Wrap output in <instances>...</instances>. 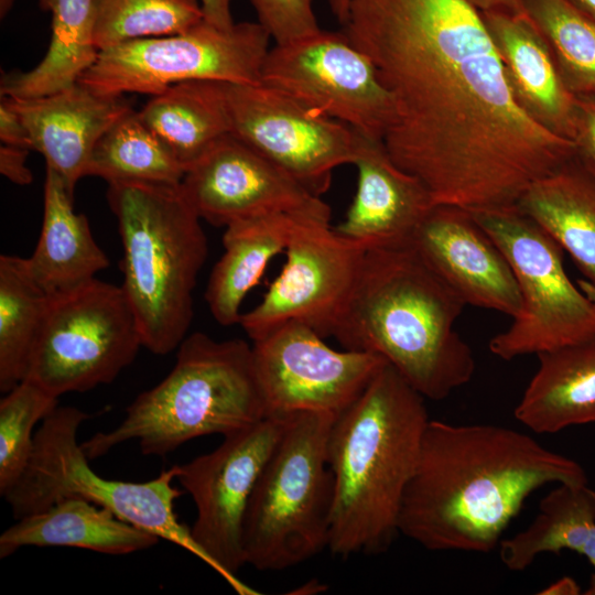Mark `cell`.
<instances>
[{"label":"cell","mask_w":595,"mask_h":595,"mask_svg":"<svg viewBox=\"0 0 595 595\" xmlns=\"http://www.w3.org/2000/svg\"><path fill=\"white\" fill-rule=\"evenodd\" d=\"M261 83L370 139L383 140L393 119L391 96L374 63L344 32L320 29L274 44Z\"/></svg>","instance_id":"obj_13"},{"label":"cell","mask_w":595,"mask_h":595,"mask_svg":"<svg viewBox=\"0 0 595 595\" xmlns=\"http://www.w3.org/2000/svg\"><path fill=\"white\" fill-rule=\"evenodd\" d=\"M203 20L199 0H98L95 44L101 51L130 41L182 33Z\"/></svg>","instance_id":"obj_33"},{"label":"cell","mask_w":595,"mask_h":595,"mask_svg":"<svg viewBox=\"0 0 595 595\" xmlns=\"http://www.w3.org/2000/svg\"><path fill=\"white\" fill-rule=\"evenodd\" d=\"M30 150L13 145L0 147V172L3 176L18 185L32 183L33 175L25 161Z\"/></svg>","instance_id":"obj_38"},{"label":"cell","mask_w":595,"mask_h":595,"mask_svg":"<svg viewBox=\"0 0 595 595\" xmlns=\"http://www.w3.org/2000/svg\"><path fill=\"white\" fill-rule=\"evenodd\" d=\"M140 347L139 326L122 286L95 278L48 296L25 378L56 397L87 391L112 382Z\"/></svg>","instance_id":"obj_10"},{"label":"cell","mask_w":595,"mask_h":595,"mask_svg":"<svg viewBox=\"0 0 595 595\" xmlns=\"http://www.w3.org/2000/svg\"><path fill=\"white\" fill-rule=\"evenodd\" d=\"M298 217L302 216L266 214L225 227L224 252L205 290V301L218 324H239L246 295L259 282L269 262L284 252Z\"/></svg>","instance_id":"obj_26"},{"label":"cell","mask_w":595,"mask_h":595,"mask_svg":"<svg viewBox=\"0 0 595 595\" xmlns=\"http://www.w3.org/2000/svg\"><path fill=\"white\" fill-rule=\"evenodd\" d=\"M48 295L32 278L26 258L0 256V390L25 378Z\"/></svg>","instance_id":"obj_31"},{"label":"cell","mask_w":595,"mask_h":595,"mask_svg":"<svg viewBox=\"0 0 595 595\" xmlns=\"http://www.w3.org/2000/svg\"><path fill=\"white\" fill-rule=\"evenodd\" d=\"M335 418L318 411L289 415L245 515L246 564L281 571L328 549L334 477L327 439Z\"/></svg>","instance_id":"obj_7"},{"label":"cell","mask_w":595,"mask_h":595,"mask_svg":"<svg viewBox=\"0 0 595 595\" xmlns=\"http://www.w3.org/2000/svg\"><path fill=\"white\" fill-rule=\"evenodd\" d=\"M409 246L466 305L511 317L520 311L521 298L511 266L468 210L433 206Z\"/></svg>","instance_id":"obj_18"},{"label":"cell","mask_w":595,"mask_h":595,"mask_svg":"<svg viewBox=\"0 0 595 595\" xmlns=\"http://www.w3.org/2000/svg\"><path fill=\"white\" fill-rule=\"evenodd\" d=\"M123 257L122 289L143 347L166 355L187 336L193 291L208 256L201 218L181 184L109 183Z\"/></svg>","instance_id":"obj_6"},{"label":"cell","mask_w":595,"mask_h":595,"mask_svg":"<svg viewBox=\"0 0 595 595\" xmlns=\"http://www.w3.org/2000/svg\"><path fill=\"white\" fill-rule=\"evenodd\" d=\"M204 20L220 29H230L235 22L230 13L231 0H199Z\"/></svg>","instance_id":"obj_39"},{"label":"cell","mask_w":595,"mask_h":595,"mask_svg":"<svg viewBox=\"0 0 595 595\" xmlns=\"http://www.w3.org/2000/svg\"><path fill=\"white\" fill-rule=\"evenodd\" d=\"M576 96L595 97V19L569 0H521Z\"/></svg>","instance_id":"obj_32"},{"label":"cell","mask_w":595,"mask_h":595,"mask_svg":"<svg viewBox=\"0 0 595 595\" xmlns=\"http://www.w3.org/2000/svg\"><path fill=\"white\" fill-rule=\"evenodd\" d=\"M138 113L185 170L230 133L223 82L190 80L172 85L152 96Z\"/></svg>","instance_id":"obj_29"},{"label":"cell","mask_w":595,"mask_h":595,"mask_svg":"<svg viewBox=\"0 0 595 595\" xmlns=\"http://www.w3.org/2000/svg\"><path fill=\"white\" fill-rule=\"evenodd\" d=\"M258 22L275 44L288 43L317 32L312 0H249Z\"/></svg>","instance_id":"obj_35"},{"label":"cell","mask_w":595,"mask_h":595,"mask_svg":"<svg viewBox=\"0 0 595 595\" xmlns=\"http://www.w3.org/2000/svg\"><path fill=\"white\" fill-rule=\"evenodd\" d=\"M574 551L593 566L585 595H595V490L587 483L558 484L539 505L532 522L506 538L500 555L517 572L528 569L542 553Z\"/></svg>","instance_id":"obj_28"},{"label":"cell","mask_w":595,"mask_h":595,"mask_svg":"<svg viewBox=\"0 0 595 595\" xmlns=\"http://www.w3.org/2000/svg\"><path fill=\"white\" fill-rule=\"evenodd\" d=\"M181 187L199 218L214 226L275 213L331 219L321 197L230 133L186 170Z\"/></svg>","instance_id":"obj_17"},{"label":"cell","mask_w":595,"mask_h":595,"mask_svg":"<svg viewBox=\"0 0 595 595\" xmlns=\"http://www.w3.org/2000/svg\"><path fill=\"white\" fill-rule=\"evenodd\" d=\"M29 271L48 295L73 290L109 266L84 214L74 209V194L46 167L43 223L36 247L26 258Z\"/></svg>","instance_id":"obj_23"},{"label":"cell","mask_w":595,"mask_h":595,"mask_svg":"<svg viewBox=\"0 0 595 595\" xmlns=\"http://www.w3.org/2000/svg\"><path fill=\"white\" fill-rule=\"evenodd\" d=\"M186 170L172 150L133 109L121 116L96 143L87 175L109 183L181 184Z\"/></svg>","instance_id":"obj_30"},{"label":"cell","mask_w":595,"mask_h":595,"mask_svg":"<svg viewBox=\"0 0 595 595\" xmlns=\"http://www.w3.org/2000/svg\"><path fill=\"white\" fill-rule=\"evenodd\" d=\"M424 400L387 363L335 418L327 439L332 553L378 555L399 534L402 499L430 421Z\"/></svg>","instance_id":"obj_4"},{"label":"cell","mask_w":595,"mask_h":595,"mask_svg":"<svg viewBox=\"0 0 595 595\" xmlns=\"http://www.w3.org/2000/svg\"><path fill=\"white\" fill-rule=\"evenodd\" d=\"M366 251L329 221L298 217L280 274L261 301L241 314L239 325L252 342L288 322L302 323L324 338L332 336Z\"/></svg>","instance_id":"obj_14"},{"label":"cell","mask_w":595,"mask_h":595,"mask_svg":"<svg viewBox=\"0 0 595 595\" xmlns=\"http://www.w3.org/2000/svg\"><path fill=\"white\" fill-rule=\"evenodd\" d=\"M230 134L321 197L335 169L354 164L360 134L268 86L225 83Z\"/></svg>","instance_id":"obj_15"},{"label":"cell","mask_w":595,"mask_h":595,"mask_svg":"<svg viewBox=\"0 0 595 595\" xmlns=\"http://www.w3.org/2000/svg\"><path fill=\"white\" fill-rule=\"evenodd\" d=\"M583 483L577 462L526 433L430 420L402 499L399 533L430 551L488 553L533 491Z\"/></svg>","instance_id":"obj_2"},{"label":"cell","mask_w":595,"mask_h":595,"mask_svg":"<svg viewBox=\"0 0 595 595\" xmlns=\"http://www.w3.org/2000/svg\"><path fill=\"white\" fill-rule=\"evenodd\" d=\"M343 32L393 104L392 161L434 206H515L576 156L518 102L482 13L465 0H351Z\"/></svg>","instance_id":"obj_1"},{"label":"cell","mask_w":595,"mask_h":595,"mask_svg":"<svg viewBox=\"0 0 595 595\" xmlns=\"http://www.w3.org/2000/svg\"><path fill=\"white\" fill-rule=\"evenodd\" d=\"M251 345L268 415L318 411L338 416L387 364L371 353L332 348L298 322L284 323Z\"/></svg>","instance_id":"obj_16"},{"label":"cell","mask_w":595,"mask_h":595,"mask_svg":"<svg viewBox=\"0 0 595 595\" xmlns=\"http://www.w3.org/2000/svg\"><path fill=\"white\" fill-rule=\"evenodd\" d=\"M0 536V558L24 547H69L123 555L150 549L160 538L80 497L63 498L17 519Z\"/></svg>","instance_id":"obj_22"},{"label":"cell","mask_w":595,"mask_h":595,"mask_svg":"<svg viewBox=\"0 0 595 595\" xmlns=\"http://www.w3.org/2000/svg\"><path fill=\"white\" fill-rule=\"evenodd\" d=\"M328 7L333 15L340 24L347 20L351 0H327Z\"/></svg>","instance_id":"obj_42"},{"label":"cell","mask_w":595,"mask_h":595,"mask_svg":"<svg viewBox=\"0 0 595 595\" xmlns=\"http://www.w3.org/2000/svg\"><path fill=\"white\" fill-rule=\"evenodd\" d=\"M465 305L412 247L367 249L332 337L382 357L423 398L443 400L476 369L454 327Z\"/></svg>","instance_id":"obj_3"},{"label":"cell","mask_w":595,"mask_h":595,"mask_svg":"<svg viewBox=\"0 0 595 595\" xmlns=\"http://www.w3.org/2000/svg\"><path fill=\"white\" fill-rule=\"evenodd\" d=\"M520 106L551 132L574 141L576 95L524 10L480 12Z\"/></svg>","instance_id":"obj_21"},{"label":"cell","mask_w":595,"mask_h":595,"mask_svg":"<svg viewBox=\"0 0 595 595\" xmlns=\"http://www.w3.org/2000/svg\"><path fill=\"white\" fill-rule=\"evenodd\" d=\"M353 165L357 170L356 193L335 229L367 249L409 246L434 206L426 188L392 161L382 140L360 134Z\"/></svg>","instance_id":"obj_19"},{"label":"cell","mask_w":595,"mask_h":595,"mask_svg":"<svg viewBox=\"0 0 595 595\" xmlns=\"http://www.w3.org/2000/svg\"><path fill=\"white\" fill-rule=\"evenodd\" d=\"M576 97V158L595 175V97Z\"/></svg>","instance_id":"obj_36"},{"label":"cell","mask_w":595,"mask_h":595,"mask_svg":"<svg viewBox=\"0 0 595 595\" xmlns=\"http://www.w3.org/2000/svg\"><path fill=\"white\" fill-rule=\"evenodd\" d=\"M0 140L2 144L32 150L29 131L7 96L0 100Z\"/></svg>","instance_id":"obj_37"},{"label":"cell","mask_w":595,"mask_h":595,"mask_svg":"<svg viewBox=\"0 0 595 595\" xmlns=\"http://www.w3.org/2000/svg\"><path fill=\"white\" fill-rule=\"evenodd\" d=\"M39 6L52 13L47 52L31 71L3 74L1 96L26 99L57 93L77 83L98 56V0H39Z\"/></svg>","instance_id":"obj_27"},{"label":"cell","mask_w":595,"mask_h":595,"mask_svg":"<svg viewBox=\"0 0 595 595\" xmlns=\"http://www.w3.org/2000/svg\"><path fill=\"white\" fill-rule=\"evenodd\" d=\"M581 593V588L576 581L572 577L564 576L545 588L541 589V595H577Z\"/></svg>","instance_id":"obj_41"},{"label":"cell","mask_w":595,"mask_h":595,"mask_svg":"<svg viewBox=\"0 0 595 595\" xmlns=\"http://www.w3.org/2000/svg\"><path fill=\"white\" fill-rule=\"evenodd\" d=\"M479 12L523 10L521 0H465Z\"/></svg>","instance_id":"obj_40"},{"label":"cell","mask_w":595,"mask_h":595,"mask_svg":"<svg viewBox=\"0 0 595 595\" xmlns=\"http://www.w3.org/2000/svg\"><path fill=\"white\" fill-rule=\"evenodd\" d=\"M0 401V494L14 486L34 445V428L58 405V397L31 379H23Z\"/></svg>","instance_id":"obj_34"},{"label":"cell","mask_w":595,"mask_h":595,"mask_svg":"<svg viewBox=\"0 0 595 595\" xmlns=\"http://www.w3.org/2000/svg\"><path fill=\"white\" fill-rule=\"evenodd\" d=\"M538 357L515 418L538 434L595 423V338Z\"/></svg>","instance_id":"obj_24"},{"label":"cell","mask_w":595,"mask_h":595,"mask_svg":"<svg viewBox=\"0 0 595 595\" xmlns=\"http://www.w3.org/2000/svg\"><path fill=\"white\" fill-rule=\"evenodd\" d=\"M89 418L77 408L57 405L41 422L30 461L4 496L14 518L41 511L63 498L80 497L201 559L190 528L178 521L174 510L183 494L173 485L176 465L142 483L104 478L90 467L77 439L80 424Z\"/></svg>","instance_id":"obj_8"},{"label":"cell","mask_w":595,"mask_h":595,"mask_svg":"<svg viewBox=\"0 0 595 595\" xmlns=\"http://www.w3.org/2000/svg\"><path fill=\"white\" fill-rule=\"evenodd\" d=\"M507 258L521 305L511 325L489 342L511 360L595 338V302L565 272L562 248L516 206L468 210Z\"/></svg>","instance_id":"obj_9"},{"label":"cell","mask_w":595,"mask_h":595,"mask_svg":"<svg viewBox=\"0 0 595 595\" xmlns=\"http://www.w3.org/2000/svg\"><path fill=\"white\" fill-rule=\"evenodd\" d=\"M270 39L259 22H239L225 30L203 20L182 33L99 51L78 83L107 96H154L190 80L257 85L261 83Z\"/></svg>","instance_id":"obj_11"},{"label":"cell","mask_w":595,"mask_h":595,"mask_svg":"<svg viewBox=\"0 0 595 595\" xmlns=\"http://www.w3.org/2000/svg\"><path fill=\"white\" fill-rule=\"evenodd\" d=\"M577 285L592 301L595 302V286L593 284L587 280H578Z\"/></svg>","instance_id":"obj_44"},{"label":"cell","mask_w":595,"mask_h":595,"mask_svg":"<svg viewBox=\"0 0 595 595\" xmlns=\"http://www.w3.org/2000/svg\"><path fill=\"white\" fill-rule=\"evenodd\" d=\"M289 415H268L223 436L209 453L176 465L175 480L191 495L196 518L190 528L201 559L237 591H248L236 577L246 564L242 529L259 476L281 439Z\"/></svg>","instance_id":"obj_12"},{"label":"cell","mask_w":595,"mask_h":595,"mask_svg":"<svg viewBox=\"0 0 595 595\" xmlns=\"http://www.w3.org/2000/svg\"><path fill=\"white\" fill-rule=\"evenodd\" d=\"M574 7L595 19V0H569Z\"/></svg>","instance_id":"obj_43"},{"label":"cell","mask_w":595,"mask_h":595,"mask_svg":"<svg viewBox=\"0 0 595 595\" xmlns=\"http://www.w3.org/2000/svg\"><path fill=\"white\" fill-rule=\"evenodd\" d=\"M515 206L564 249L595 286V175L575 156L532 183Z\"/></svg>","instance_id":"obj_25"},{"label":"cell","mask_w":595,"mask_h":595,"mask_svg":"<svg viewBox=\"0 0 595 595\" xmlns=\"http://www.w3.org/2000/svg\"><path fill=\"white\" fill-rule=\"evenodd\" d=\"M14 0H0V15L1 19L8 14L13 6Z\"/></svg>","instance_id":"obj_45"},{"label":"cell","mask_w":595,"mask_h":595,"mask_svg":"<svg viewBox=\"0 0 595 595\" xmlns=\"http://www.w3.org/2000/svg\"><path fill=\"white\" fill-rule=\"evenodd\" d=\"M267 416L252 345L195 332L177 347L169 375L140 393L116 428L94 434L82 447L96 459L136 440L142 454L166 456L196 437L226 436Z\"/></svg>","instance_id":"obj_5"},{"label":"cell","mask_w":595,"mask_h":595,"mask_svg":"<svg viewBox=\"0 0 595 595\" xmlns=\"http://www.w3.org/2000/svg\"><path fill=\"white\" fill-rule=\"evenodd\" d=\"M8 98L29 131L32 150L44 156L46 167L64 180L72 194L87 176L98 140L132 109L123 96L101 95L78 82L42 97Z\"/></svg>","instance_id":"obj_20"}]
</instances>
